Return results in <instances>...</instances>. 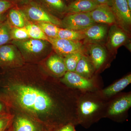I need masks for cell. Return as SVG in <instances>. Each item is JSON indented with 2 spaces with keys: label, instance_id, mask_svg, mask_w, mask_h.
<instances>
[{
  "label": "cell",
  "instance_id": "obj_1",
  "mask_svg": "<svg viewBox=\"0 0 131 131\" xmlns=\"http://www.w3.org/2000/svg\"><path fill=\"white\" fill-rule=\"evenodd\" d=\"M109 100L102 95L100 90L81 92L77 105L78 124L88 129L105 118Z\"/></svg>",
  "mask_w": 131,
  "mask_h": 131
},
{
  "label": "cell",
  "instance_id": "obj_2",
  "mask_svg": "<svg viewBox=\"0 0 131 131\" xmlns=\"http://www.w3.org/2000/svg\"><path fill=\"white\" fill-rule=\"evenodd\" d=\"M9 43L16 46L22 56L26 59H32L45 56L52 50L50 43L47 40L30 38L24 40H12Z\"/></svg>",
  "mask_w": 131,
  "mask_h": 131
},
{
  "label": "cell",
  "instance_id": "obj_3",
  "mask_svg": "<svg viewBox=\"0 0 131 131\" xmlns=\"http://www.w3.org/2000/svg\"><path fill=\"white\" fill-rule=\"evenodd\" d=\"M131 107V92L120 93L109 99L105 118L116 122H124Z\"/></svg>",
  "mask_w": 131,
  "mask_h": 131
},
{
  "label": "cell",
  "instance_id": "obj_4",
  "mask_svg": "<svg viewBox=\"0 0 131 131\" xmlns=\"http://www.w3.org/2000/svg\"><path fill=\"white\" fill-rule=\"evenodd\" d=\"M19 8L24 12L28 21L35 23H51L61 28V19L53 16L33 1Z\"/></svg>",
  "mask_w": 131,
  "mask_h": 131
},
{
  "label": "cell",
  "instance_id": "obj_5",
  "mask_svg": "<svg viewBox=\"0 0 131 131\" xmlns=\"http://www.w3.org/2000/svg\"><path fill=\"white\" fill-rule=\"evenodd\" d=\"M61 82L66 86L81 92L101 89L100 81L96 77L88 79L75 72L67 71L62 77Z\"/></svg>",
  "mask_w": 131,
  "mask_h": 131
},
{
  "label": "cell",
  "instance_id": "obj_6",
  "mask_svg": "<svg viewBox=\"0 0 131 131\" xmlns=\"http://www.w3.org/2000/svg\"><path fill=\"white\" fill-rule=\"evenodd\" d=\"M61 28L77 31L84 30L96 24L89 13L68 14L61 20Z\"/></svg>",
  "mask_w": 131,
  "mask_h": 131
},
{
  "label": "cell",
  "instance_id": "obj_7",
  "mask_svg": "<svg viewBox=\"0 0 131 131\" xmlns=\"http://www.w3.org/2000/svg\"><path fill=\"white\" fill-rule=\"evenodd\" d=\"M49 41L55 53L63 58L72 53L84 52V46L81 41L57 38H49Z\"/></svg>",
  "mask_w": 131,
  "mask_h": 131
},
{
  "label": "cell",
  "instance_id": "obj_8",
  "mask_svg": "<svg viewBox=\"0 0 131 131\" xmlns=\"http://www.w3.org/2000/svg\"><path fill=\"white\" fill-rule=\"evenodd\" d=\"M111 7L117 23L125 31H128L131 25V10L126 0H112Z\"/></svg>",
  "mask_w": 131,
  "mask_h": 131
},
{
  "label": "cell",
  "instance_id": "obj_9",
  "mask_svg": "<svg viewBox=\"0 0 131 131\" xmlns=\"http://www.w3.org/2000/svg\"><path fill=\"white\" fill-rule=\"evenodd\" d=\"M22 58L18 49L13 44H7L0 47V64L2 65L8 66L20 65Z\"/></svg>",
  "mask_w": 131,
  "mask_h": 131
},
{
  "label": "cell",
  "instance_id": "obj_10",
  "mask_svg": "<svg viewBox=\"0 0 131 131\" xmlns=\"http://www.w3.org/2000/svg\"><path fill=\"white\" fill-rule=\"evenodd\" d=\"M89 13L95 24L113 25L117 22L112 7L108 5H99Z\"/></svg>",
  "mask_w": 131,
  "mask_h": 131
},
{
  "label": "cell",
  "instance_id": "obj_11",
  "mask_svg": "<svg viewBox=\"0 0 131 131\" xmlns=\"http://www.w3.org/2000/svg\"><path fill=\"white\" fill-rule=\"evenodd\" d=\"M50 13L62 19L67 14V5L63 0H32Z\"/></svg>",
  "mask_w": 131,
  "mask_h": 131
},
{
  "label": "cell",
  "instance_id": "obj_12",
  "mask_svg": "<svg viewBox=\"0 0 131 131\" xmlns=\"http://www.w3.org/2000/svg\"><path fill=\"white\" fill-rule=\"evenodd\" d=\"M88 49V56L94 66L96 73L106 61V51L102 46L97 43H89Z\"/></svg>",
  "mask_w": 131,
  "mask_h": 131
},
{
  "label": "cell",
  "instance_id": "obj_13",
  "mask_svg": "<svg viewBox=\"0 0 131 131\" xmlns=\"http://www.w3.org/2000/svg\"><path fill=\"white\" fill-rule=\"evenodd\" d=\"M107 26L104 24H94L82 31L85 36V40L89 43H97L105 39L107 32Z\"/></svg>",
  "mask_w": 131,
  "mask_h": 131
},
{
  "label": "cell",
  "instance_id": "obj_14",
  "mask_svg": "<svg viewBox=\"0 0 131 131\" xmlns=\"http://www.w3.org/2000/svg\"><path fill=\"white\" fill-rule=\"evenodd\" d=\"M127 38L126 32L121 27L113 25L108 32L107 47L110 50L116 49L126 42Z\"/></svg>",
  "mask_w": 131,
  "mask_h": 131
},
{
  "label": "cell",
  "instance_id": "obj_15",
  "mask_svg": "<svg viewBox=\"0 0 131 131\" xmlns=\"http://www.w3.org/2000/svg\"><path fill=\"white\" fill-rule=\"evenodd\" d=\"M131 83V74L126 75L112 84L104 89L100 90L102 95L109 99L120 93Z\"/></svg>",
  "mask_w": 131,
  "mask_h": 131
},
{
  "label": "cell",
  "instance_id": "obj_16",
  "mask_svg": "<svg viewBox=\"0 0 131 131\" xmlns=\"http://www.w3.org/2000/svg\"><path fill=\"white\" fill-rule=\"evenodd\" d=\"M46 65L49 70L57 77H62L67 71L64 58L56 53L49 57Z\"/></svg>",
  "mask_w": 131,
  "mask_h": 131
},
{
  "label": "cell",
  "instance_id": "obj_17",
  "mask_svg": "<svg viewBox=\"0 0 131 131\" xmlns=\"http://www.w3.org/2000/svg\"><path fill=\"white\" fill-rule=\"evenodd\" d=\"M98 5L93 0H74L67 5V14L90 13Z\"/></svg>",
  "mask_w": 131,
  "mask_h": 131
},
{
  "label": "cell",
  "instance_id": "obj_18",
  "mask_svg": "<svg viewBox=\"0 0 131 131\" xmlns=\"http://www.w3.org/2000/svg\"><path fill=\"white\" fill-rule=\"evenodd\" d=\"M75 72L88 79L95 77L96 74L94 66L89 58L85 54L83 55L78 62Z\"/></svg>",
  "mask_w": 131,
  "mask_h": 131
},
{
  "label": "cell",
  "instance_id": "obj_19",
  "mask_svg": "<svg viewBox=\"0 0 131 131\" xmlns=\"http://www.w3.org/2000/svg\"><path fill=\"white\" fill-rule=\"evenodd\" d=\"M7 20L12 27H25L28 20L20 8L14 6L8 10Z\"/></svg>",
  "mask_w": 131,
  "mask_h": 131
},
{
  "label": "cell",
  "instance_id": "obj_20",
  "mask_svg": "<svg viewBox=\"0 0 131 131\" xmlns=\"http://www.w3.org/2000/svg\"><path fill=\"white\" fill-rule=\"evenodd\" d=\"M14 131H40L39 127L27 117L19 116L15 121Z\"/></svg>",
  "mask_w": 131,
  "mask_h": 131
},
{
  "label": "cell",
  "instance_id": "obj_21",
  "mask_svg": "<svg viewBox=\"0 0 131 131\" xmlns=\"http://www.w3.org/2000/svg\"><path fill=\"white\" fill-rule=\"evenodd\" d=\"M25 27L30 38L49 41V38L45 34L40 27L35 23L28 20Z\"/></svg>",
  "mask_w": 131,
  "mask_h": 131
},
{
  "label": "cell",
  "instance_id": "obj_22",
  "mask_svg": "<svg viewBox=\"0 0 131 131\" xmlns=\"http://www.w3.org/2000/svg\"><path fill=\"white\" fill-rule=\"evenodd\" d=\"M57 38L74 41H81L85 39V37L82 31H75L60 28Z\"/></svg>",
  "mask_w": 131,
  "mask_h": 131
},
{
  "label": "cell",
  "instance_id": "obj_23",
  "mask_svg": "<svg viewBox=\"0 0 131 131\" xmlns=\"http://www.w3.org/2000/svg\"><path fill=\"white\" fill-rule=\"evenodd\" d=\"M12 27L7 20L3 21L0 23V47L12 41Z\"/></svg>",
  "mask_w": 131,
  "mask_h": 131
},
{
  "label": "cell",
  "instance_id": "obj_24",
  "mask_svg": "<svg viewBox=\"0 0 131 131\" xmlns=\"http://www.w3.org/2000/svg\"><path fill=\"white\" fill-rule=\"evenodd\" d=\"M84 52H77L69 54L64 58V61L67 71L75 72L78 62Z\"/></svg>",
  "mask_w": 131,
  "mask_h": 131
},
{
  "label": "cell",
  "instance_id": "obj_25",
  "mask_svg": "<svg viewBox=\"0 0 131 131\" xmlns=\"http://www.w3.org/2000/svg\"><path fill=\"white\" fill-rule=\"evenodd\" d=\"M38 25L48 38H57L60 27L51 23L39 22Z\"/></svg>",
  "mask_w": 131,
  "mask_h": 131
},
{
  "label": "cell",
  "instance_id": "obj_26",
  "mask_svg": "<svg viewBox=\"0 0 131 131\" xmlns=\"http://www.w3.org/2000/svg\"><path fill=\"white\" fill-rule=\"evenodd\" d=\"M11 34L12 40H21L30 38L25 27H12Z\"/></svg>",
  "mask_w": 131,
  "mask_h": 131
},
{
  "label": "cell",
  "instance_id": "obj_27",
  "mask_svg": "<svg viewBox=\"0 0 131 131\" xmlns=\"http://www.w3.org/2000/svg\"><path fill=\"white\" fill-rule=\"evenodd\" d=\"M14 6L15 5L9 0H0V15L4 14Z\"/></svg>",
  "mask_w": 131,
  "mask_h": 131
},
{
  "label": "cell",
  "instance_id": "obj_28",
  "mask_svg": "<svg viewBox=\"0 0 131 131\" xmlns=\"http://www.w3.org/2000/svg\"><path fill=\"white\" fill-rule=\"evenodd\" d=\"M10 122L9 117L6 116L0 117V131H5Z\"/></svg>",
  "mask_w": 131,
  "mask_h": 131
},
{
  "label": "cell",
  "instance_id": "obj_29",
  "mask_svg": "<svg viewBox=\"0 0 131 131\" xmlns=\"http://www.w3.org/2000/svg\"><path fill=\"white\" fill-rule=\"evenodd\" d=\"M13 3L15 6L18 7H20L22 6L27 4L32 0H9Z\"/></svg>",
  "mask_w": 131,
  "mask_h": 131
},
{
  "label": "cell",
  "instance_id": "obj_30",
  "mask_svg": "<svg viewBox=\"0 0 131 131\" xmlns=\"http://www.w3.org/2000/svg\"><path fill=\"white\" fill-rule=\"evenodd\" d=\"M75 127V126L72 124H67L62 127L58 131H76Z\"/></svg>",
  "mask_w": 131,
  "mask_h": 131
},
{
  "label": "cell",
  "instance_id": "obj_31",
  "mask_svg": "<svg viewBox=\"0 0 131 131\" xmlns=\"http://www.w3.org/2000/svg\"><path fill=\"white\" fill-rule=\"evenodd\" d=\"M99 5H107L111 7L112 0H93Z\"/></svg>",
  "mask_w": 131,
  "mask_h": 131
},
{
  "label": "cell",
  "instance_id": "obj_32",
  "mask_svg": "<svg viewBox=\"0 0 131 131\" xmlns=\"http://www.w3.org/2000/svg\"><path fill=\"white\" fill-rule=\"evenodd\" d=\"M126 1L129 6V8L131 10V0H126Z\"/></svg>",
  "mask_w": 131,
  "mask_h": 131
},
{
  "label": "cell",
  "instance_id": "obj_33",
  "mask_svg": "<svg viewBox=\"0 0 131 131\" xmlns=\"http://www.w3.org/2000/svg\"><path fill=\"white\" fill-rule=\"evenodd\" d=\"M4 14L1 15H0V23H1L2 21H3V18H4Z\"/></svg>",
  "mask_w": 131,
  "mask_h": 131
},
{
  "label": "cell",
  "instance_id": "obj_34",
  "mask_svg": "<svg viewBox=\"0 0 131 131\" xmlns=\"http://www.w3.org/2000/svg\"><path fill=\"white\" fill-rule=\"evenodd\" d=\"M63 1L65 3L66 2H68L69 3H70L71 2L73 1H74V0H63Z\"/></svg>",
  "mask_w": 131,
  "mask_h": 131
},
{
  "label": "cell",
  "instance_id": "obj_35",
  "mask_svg": "<svg viewBox=\"0 0 131 131\" xmlns=\"http://www.w3.org/2000/svg\"><path fill=\"white\" fill-rule=\"evenodd\" d=\"M3 108V106L2 104H1V103H0V112H1V110H2Z\"/></svg>",
  "mask_w": 131,
  "mask_h": 131
},
{
  "label": "cell",
  "instance_id": "obj_36",
  "mask_svg": "<svg viewBox=\"0 0 131 131\" xmlns=\"http://www.w3.org/2000/svg\"><path fill=\"white\" fill-rule=\"evenodd\" d=\"M9 131V130H8V131Z\"/></svg>",
  "mask_w": 131,
  "mask_h": 131
}]
</instances>
